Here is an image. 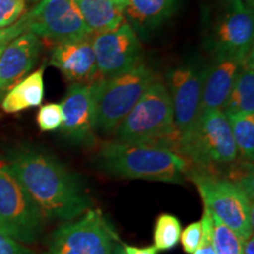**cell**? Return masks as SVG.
Listing matches in <instances>:
<instances>
[{
  "instance_id": "obj_1",
  "label": "cell",
  "mask_w": 254,
  "mask_h": 254,
  "mask_svg": "<svg viewBox=\"0 0 254 254\" xmlns=\"http://www.w3.org/2000/svg\"><path fill=\"white\" fill-rule=\"evenodd\" d=\"M5 165L45 218L74 220L91 208L80 177L49 152L21 147L9 153Z\"/></svg>"
},
{
  "instance_id": "obj_2",
  "label": "cell",
  "mask_w": 254,
  "mask_h": 254,
  "mask_svg": "<svg viewBox=\"0 0 254 254\" xmlns=\"http://www.w3.org/2000/svg\"><path fill=\"white\" fill-rule=\"evenodd\" d=\"M101 172L114 177L183 184L192 164L166 147L111 140L94 155Z\"/></svg>"
},
{
  "instance_id": "obj_3",
  "label": "cell",
  "mask_w": 254,
  "mask_h": 254,
  "mask_svg": "<svg viewBox=\"0 0 254 254\" xmlns=\"http://www.w3.org/2000/svg\"><path fill=\"white\" fill-rule=\"evenodd\" d=\"M113 135L114 140L161 146L174 152L179 133L170 93L160 79L146 90Z\"/></svg>"
},
{
  "instance_id": "obj_4",
  "label": "cell",
  "mask_w": 254,
  "mask_h": 254,
  "mask_svg": "<svg viewBox=\"0 0 254 254\" xmlns=\"http://www.w3.org/2000/svg\"><path fill=\"white\" fill-rule=\"evenodd\" d=\"M174 152L193 166L212 172L221 165L234 163L238 151L226 114L221 110L200 114L194 125L179 136Z\"/></svg>"
},
{
  "instance_id": "obj_5",
  "label": "cell",
  "mask_w": 254,
  "mask_h": 254,
  "mask_svg": "<svg viewBox=\"0 0 254 254\" xmlns=\"http://www.w3.org/2000/svg\"><path fill=\"white\" fill-rule=\"evenodd\" d=\"M158 78L153 69L140 63L122 74L98 79L95 133L105 136L113 135L125 117Z\"/></svg>"
},
{
  "instance_id": "obj_6",
  "label": "cell",
  "mask_w": 254,
  "mask_h": 254,
  "mask_svg": "<svg viewBox=\"0 0 254 254\" xmlns=\"http://www.w3.org/2000/svg\"><path fill=\"white\" fill-rule=\"evenodd\" d=\"M187 178L195 184L205 208L236 232L244 241L252 236L253 207L250 201L252 194L245 187L193 165Z\"/></svg>"
},
{
  "instance_id": "obj_7",
  "label": "cell",
  "mask_w": 254,
  "mask_h": 254,
  "mask_svg": "<svg viewBox=\"0 0 254 254\" xmlns=\"http://www.w3.org/2000/svg\"><path fill=\"white\" fill-rule=\"evenodd\" d=\"M45 227V217L33 199L0 163V228L19 243L37 241Z\"/></svg>"
},
{
  "instance_id": "obj_8",
  "label": "cell",
  "mask_w": 254,
  "mask_h": 254,
  "mask_svg": "<svg viewBox=\"0 0 254 254\" xmlns=\"http://www.w3.org/2000/svg\"><path fill=\"white\" fill-rule=\"evenodd\" d=\"M254 15L249 0H225L212 23L207 47L214 58L245 59L253 53Z\"/></svg>"
},
{
  "instance_id": "obj_9",
  "label": "cell",
  "mask_w": 254,
  "mask_h": 254,
  "mask_svg": "<svg viewBox=\"0 0 254 254\" xmlns=\"http://www.w3.org/2000/svg\"><path fill=\"white\" fill-rule=\"evenodd\" d=\"M117 241L118 234L103 212L90 208L53 232L49 254H110Z\"/></svg>"
},
{
  "instance_id": "obj_10",
  "label": "cell",
  "mask_w": 254,
  "mask_h": 254,
  "mask_svg": "<svg viewBox=\"0 0 254 254\" xmlns=\"http://www.w3.org/2000/svg\"><path fill=\"white\" fill-rule=\"evenodd\" d=\"M26 32L51 43H64L91 36L77 0H41L23 17Z\"/></svg>"
},
{
  "instance_id": "obj_11",
  "label": "cell",
  "mask_w": 254,
  "mask_h": 254,
  "mask_svg": "<svg viewBox=\"0 0 254 254\" xmlns=\"http://www.w3.org/2000/svg\"><path fill=\"white\" fill-rule=\"evenodd\" d=\"M92 44L101 79L122 74L142 63L140 38L126 20L113 30L92 34Z\"/></svg>"
},
{
  "instance_id": "obj_12",
  "label": "cell",
  "mask_w": 254,
  "mask_h": 254,
  "mask_svg": "<svg viewBox=\"0 0 254 254\" xmlns=\"http://www.w3.org/2000/svg\"><path fill=\"white\" fill-rule=\"evenodd\" d=\"M206 72L207 66L189 63L178 65L166 73L165 85L170 93L179 136L189 131L199 118Z\"/></svg>"
},
{
  "instance_id": "obj_13",
  "label": "cell",
  "mask_w": 254,
  "mask_h": 254,
  "mask_svg": "<svg viewBox=\"0 0 254 254\" xmlns=\"http://www.w3.org/2000/svg\"><path fill=\"white\" fill-rule=\"evenodd\" d=\"M97 81L72 84L62 103L64 122L60 131L73 144L92 145L95 141Z\"/></svg>"
},
{
  "instance_id": "obj_14",
  "label": "cell",
  "mask_w": 254,
  "mask_h": 254,
  "mask_svg": "<svg viewBox=\"0 0 254 254\" xmlns=\"http://www.w3.org/2000/svg\"><path fill=\"white\" fill-rule=\"evenodd\" d=\"M50 65L58 68L73 84H90L101 79L97 67L92 34L81 39L57 44L51 55Z\"/></svg>"
},
{
  "instance_id": "obj_15",
  "label": "cell",
  "mask_w": 254,
  "mask_h": 254,
  "mask_svg": "<svg viewBox=\"0 0 254 254\" xmlns=\"http://www.w3.org/2000/svg\"><path fill=\"white\" fill-rule=\"evenodd\" d=\"M43 44L32 32H25L5 47L0 55V101L17 82L34 67Z\"/></svg>"
},
{
  "instance_id": "obj_16",
  "label": "cell",
  "mask_w": 254,
  "mask_h": 254,
  "mask_svg": "<svg viewBox=\"0 0 254 254\" xmlns=\"http://www.w3.org/2000/svg\"><path fill=\"white\" fill-rule=\"evenodd\" d=\"M182 0H127L125 17L139 38L148 39L177 13Z\"/></svg>"
},
{
  "instance_id": "obj_17",
  "label": "cell",
  "mask_w": 254,
  "mask_h": 254,
  "mask_svg": "<svg viewBox=\"0 0 254 254\" xmlns=\"http://www.w3.org/2000/svg\"><path fill=\"white\" fill-rule=\"evenodd\" d=\"M243 60L214 58L213 64L207 66L202 87L200 114L212 110H222L239 73Z\"/></svg>"
},
{
  "instance_id": "obj_18",
  "label": "cell",
  "mask_w": 254,
  "mask_h": 254,
  "mask_svg": "<svg viewBox=\"0 0 254 254\" xmlns=\"http://www.w3.org/2000/svg\"><path fill=\"white\" fill-rule=\"evenodd\" d=\"M44 71L41 66L37 71L21 79L4 95L1 99V109L6 113H18L20 111L37 107L43 103L45 86Z\"/></svg>"
},
{
  "instance_id": "obj_19",
  "label": "cell",
  "mask_w": 254,
  "mask_h": 254,
  "mask_svg": "<svg viewBox=\"0 0 254 254\" xmlns=\"http://www.w3.org/2000/svg\"><path fill=\"white\" fill-rule=\"evenodd\" d=\"M77 2L91 34L113 30L125 21V6L112 0H77Z\"/></svg>"
},
{
  "instance_id": "obj_20",
  "label": "cell",
  "mask_w": 254,
  "mask_h": 254,
  "mask_svg": "<svg viewBox=\"0 0 254 254\" xmlns=\"http://www.w3.org/2000/svg\"><path fill=\"white\" fill-rule=\"evenodd\" d=\"M253 58V53H251L241 63L231 93L221 110L226 116L232 113H254Z\"/></svg>"
},
{
  "instance_id": "obj_21",
  "label": "cell",
  "mask_w": 254,
  "mask_h": 254,
  "mask_svg": "<svg viewBox=\"0 0 254 254\" xmlns=\"http://www.w3.org/2000/svg\"><path fill=\"white\" fill-rule=\"evenodd\" d=\"M238 155L247 163L254 157V113L227 114Z\"/></svg>"
},
{
  "instance_id": "obj_22",
  "label": "cell",
  "mask_w": 254,
  "mask_h": 254,
  "mask_svg": "<svg viewBox=\"0 0 254 254\" xmlns=\"http://www.w3.org/2000/svg\"><path fill=\"white\" fill-rule=\"evenodd\" d=\"M211 240L215 254H244V240L211 212Z\"/></svg>"
},
{
  "instance_id": "obj_23",
  "label": "cell",
  "mask_w": 254,
  "mask_h": 254,
  "mask_svg": "<svg viewBox=\"0 0 254 254\" xmlns=\"http://www.w3.org/2000/svg\"><path fill=\"white\" fill-rule=\"evenodd\" d=\"M182 224L173 214L163 213L155 221L154 247L158 251H168L173 249L180 240Z\"/></svg>"
},
{
  "instance_id": "obj_24",
  "label": "cell",
  "mask_w": 254,
  "mask_h": 254,
  "mask_svg": "<svg viewBox=\"0 0 254 254\" xmlns=\"http://www.w3.org/2000/svg\"><path fill=\"white\" fill-rule=\"evenodd\" d=\"M64 122L62 104L51 103L41 106L37 114V123L40 131L52 132L60 129Z\"/></svg>"
},
{
  "instance_id": "obj_25",
  "label": "cell",
  "mask_w": 254,
  "mask_h": 254,
  "mask_svg": "<svg viewBox=\"0 0 254 254\" xmlns=\"http://www.w3.org/2000/svg\"><path fill=\"white\" fill-rule=\"evenodd\" d=\"M26 0H0V28L11 26L25 14Z\"/></svg>"
},
{
  "instance_id": "obj_26",
  "label": "cell",
  "mask_w": 254,
  "mask_h": 254,
  "mask_svg": "<svg viewBox=\"0 0 254 254\" xmlns=\"http://www.w3.org/2000/svg\"><path fill=\"white\" fill-rule=\"evenodd\" d=\"M204 238V225L202 221H195L190 224L180 234V241L184 251L187 254H193L201 245Z\"/></svg>"
},
{
  "instance_id": "obj_27",
  "label": "cell",
  "mask_w": 254,
  "mask_h": 254,
  "mask_svg": "<svg viewBox=\"0 0 254 254\" xmlns=\"http://www.w3.org/2000/svg\"><path fill=\"white\" fill-rule=\"evenodd\" d=\"M0 254H34L0 228Z\"/></svg>"
},
{
  "instance_id": "obj_28",
  "label": "cell",
  "mask_w": 254,
  "mask_h": 254,
  "mask_svg": "<svg viewBox=\"0 0 254 254\" xmlns=\"http://www.w3.org/2000/svg\"><path fill=\"white\" fill-rule=\"evenodd\" d=\"M201 221L202 225H204V238H202L201 245L199 246V249L193 254H215V251L213 249L211 240V212H209L207 208H205Z\"/></svg>"
},
{
  "instance_id": "obj_29",
  "label": "cell",
  "mask_w": 254,
  "mask_h": 254,
  "mask_svg": "<svg viewBox=\"0 0 254 254\" xmlns=\"http://www.w3.org/2000/svg\"><path fill=\"white\" fill-rule=\"evenodd\" d=\"M123 246L126 254H158V250L155 249L154 246L142 247V249H139V247H134L131 245H123Z\"/></svg>"
},
{
  "instance_id": "obj_30",
  "label": "cell",
  "mask_w": 254,
  "mask_h": 254,
  "mask_svg": "<svg viewBox=\"0 0 254 254\" xmlns=\"http://www.w3.org/2000/svg\"><path fill=\"white\" fill-rule=\"evenodd\" d=\"M243 252H244V254H254V238H253V234L250 238H247L245 241H244Z\"/></svg>"
},
{
  "instance_id": "obj_31",
  "label": "cell",
  "mask_w": 254,
  "mask_h": 254,
  "mask_svg": "<svg viewBox=\"0 0 254 254\" xmlns=\"http://www.w3.org/2000/svg\"><path fill=\"white\" fill-rule=\"evenodd\" d=\"M110 254H126L125 250H124L123 244H120L119 241H117V243L113 245V249L111 251Z\"/></svg>"
},
{
  "instance_id": "obj_32",
  "label": "cell",
  "mask_w": 254,
  "mask_h": 254,
  "mask_svg": "<svg viewBox=\"0 0 254 254\" xmlns=\"http://www.w3.org/2000/svg\"><path fill=\"white\" fill-rule=\"evenodd\" d=\"M112 1L117 2V4H120V5L125 6V7H126V5H127V0H112Z\"/></svg>"
},
{
  "instance_id": "obj_33",
  "label": "cell",
  "mask_w": 254,
  "mask_h": 254,
  "mask_svg": "<svg viewBox=\"0 0 254 254\" xmlns=\"http://www.w3.org/2000/svg\"><path fill=\"white\" fill-rule=\"evenodd\" d=\"M249 1H250V0H249ZM251 2H252V1H251Z\"/></svg>"
}]
</instances>
